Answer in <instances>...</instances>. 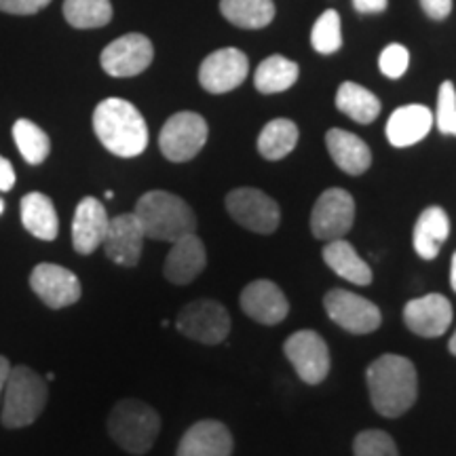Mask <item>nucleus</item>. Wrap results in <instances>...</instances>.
Returning <instances> with one entry per match:
<instances>
[{
    "mask_svg": "<svg viewBox=\"0 0 456 456\" xmlns=\"http://www.w3.org/2000/svg\"><path fill=\"white\" fill-rule=\"evenodd\" d=\"M21 224L32 237L41 241H53L60 232V220H57L55 205L43 192H28L21 199Z\"/></svg>",
    "mask_w": 456,
    "mask_h": 456,
    "instance_id": "393cba45",
    "label": "nucleus"
},
{
    "mask_svg": "<svg viewBox=\"0 0 456 456\" xmlns=\"http://www.w3.org/2000/svg\"><path fill=\"white\" fill-rule=\"evenodd\" d=\"M15 186V169L7 159L0 157V191L7 192Z\"/></svg>",
    "mask_w": 456,
    "mask_h": 456,
    "instance_id": "58836bf2",
    "label": "nucleus"
},
{
    "mask_svg": "<svg viewBox=\"0 0 456 456\" xmlns=\"http://www.w3.org/2000/svg\"><path fill=\"white\" fill-rule=\"evenodd\" d=\"M355 222V199L342 188H328L311 214V231L322 241L342 239Z\"/></svg>",
    "mask_w": 456,
    "mask_h": 456,
    "instance_id": "9d476101",
    "label": "nucleus"
},
{
    "mask_svg": "<svg viewBox=\"0 0 456 456\" xmlns=\"http://www.w3.org/2000/svg\"><path fill=\"white\" fill-rule=\"evenodd\" d=\"M94 129L102 146L117 157H140L148 146L144 117L127 100L108 98L100 102L94 112Z\"/></svg>",
    "mask_w": 456,
    "mask_h": 456,
    "instance_id": "f03ea898",
    "label": "nucleus"
},
{
    "mask_svg": "<svg viewBox=\"0 0 456 456\" xmlns=\"http://www.w3.org/2000/svg\"><path fill=\"white\" fill-rule=\"evenodd\" d=\"M209 127L197 112H178L167 118L159 135L163 157L171 163H186L195 159L205 146Z\"/></svg>",
    "mask_w": 456,
    "mask_h": 456,
    "instance_id": "423d86ee",
    "label": "nucleus"
},
{
    "mask_svg": "<svg viewBox=\"0 0 456 456\" xmlns=\"http://www.w3.org/2000/svg\"><path fill=\"white\" fill-rule=\"evenodd\" d=\"M355 456H399L395 442L389 433L379 429L362 431L353 442Z\"/></svg>",
    "mask_w": 456,
    "mask_h": 456,
    "instance_id": "473e14b6",
    "label": "nucleus"
},
{
    "mask_svg": "<svg viewBox=\"0 0 456 456\" xmlns=\"http://www.w3.org/2000/svg\"><path fill=\"white\" fill-rule=\"evenodd\" d=\"M161 431V416L140 399H123L108 416V433L129 454H146Z\"/></svg>",
    "mask_w": 456,
    "mask_h": 456,
    "instance_id": "39448f33",
    "label": "nucleus"
},
{
    "mask_svg": "<svg viewBox=\"0 0 456 456\" xmlns=\"http://www.w3.org/2000/svg\"><path fill=\"white\" fill-rule=\"evenodd\" d=\"M47 399V380L41 374L26 366L11 368L3 391V425L7 429L32 425L43 414Z\"/></svg>",
    "mask_w": 456,
    "mask_h": 456,
    "instance_id": "20e7f679",
    "label": "nucleus"
},
{
    "mask_svg": "<svg viewBox=\"0 0 456 456\" xmlns=\"http://www.w3.org/2000/svg\"><path fill=\"white\" fill-rule=\"evenodd\" d=\"M380 72L389 78L403 77L410 64V53L403 45H389L383 53H380Z\"/></svg>",
    "mask_w": 456,
    "mask_h": 456,
    "instance_id": "72a5a7b5",
    "label": "nucleus"
},
{
    "mask_svg": "<svg viewBox=\"0 0 456 456\" xmlns=\"http://www.w3.org/2000/svg\"><path fill=\"white\" fill-rule=\"evenodd\" d=\"M205 265H208L205 245L197 237V232H191V235L180 237L178 241L171 243L163 265V275L175 285H188L201 275Z\"/></svg>",
    "mask_w": 456,
    "mask_h": 456,
    "instance_id": "a211bd4d",
    "label": "nucleus"
},
{
    "mask_svg": "<svg viewBox=\"0 0 456 456\" xmlns=\"http://www.w3.org/2000/svg\"><path fill=\"white\" fill-rule=\"evenodd\" d=\"M448 349H450V353H452V355H456V332H454V336L448 342Z\"/></svg>",
    "mask_w": 456,
    "mask_h": 456,
    "instance_id": "79ce46f5",
    "label": "nucleus"
},
{
    "mask_svg": "<svg viewBox=\"0 0 456 456\" xmlns=\"http://www.w3.org/2000/svg\"><path fill=\"white\" fill-rule=\"evenodd\" d=\"M175 328L191 340L203 342V345H220L231 332V315L220 302L195 300L180 311Z\"/></svg>",
    "mask_w": 456,
    "mask_h": 456,
    "instance_id": "6e6552de",
    "label": "nucleus"
},
{
    "mask_svg": "<svg viewBox=\"0 0 456 456\" xmlns=\"http://www.w3.org/2000/svg\"><path fill=\"white\" fill-rule=\"evenodd\" d=\"M336 106L355 123L370 125L380 114V100L357 83H342L336 94Z\"/></svg>",
    "mask_w": 456,
    "mask_h": 456,
    "instance_id": "bb28decb",
    "label": "nucleus"
},
{
    "mask_svg": "<svg viewBox=\"0 0 456 456\" xmlns=\"http://www.w3.org/2000/svg\"><path fill=\"white\" fill-rule=\"evenodd\" d=\"M326 144L334 163L349 175L366 174L372 165V151L359 135L345 129H330Z\"/></svg>",
    "mask_w": 456,
    "mask_h": 456,
    "instance_id": "4be33fe9",
    "label": "nucleus"
},
{
    "mask_svg": "<svg viewBox=\"0 0 456 456\" xmlns=\"http://www.w3.org/2000/svg\"><path fill=\"white\" fill-rule=\"evenodd\" d=\"M323 262L332 269L336 275L346 279V281L355 285H370L372 283V269L368 266V262L359 258L355 248L349 241L342 239H334V241H328L326 248H323Z\"/></svg>",
    "mask_w": 456,
    "mask_h": 456,
    "instance_id": "b1692460",
    "label": "nucleus"
},
{
    "mask_svg": "<svg viewBox=\"0 0 456 456\" xmlns=\"http://www.w3.org/2000/svg\"><path fill=\"white\" fill-rule=\"evenodd\" d=\"M313 49L322 55H332L342 47V34H340V17L334 9L322 13L315 21L311 34Z\"/></svg>",
    "mask_w": 456,
    "mask_h": 456,
    "instance_id": "2f4dec72",
    "label": "nucleus"
},
{
    "mask_svg": "<svg viewBox=\"0 0 456 456\" xmlns=\"http://www.w3.org/2000/svg\"><path fill=\"white\" fill-rule=\"evenodd\" d=\"M155 49L144 34H125L102 51V68L117 78L138 77L152 64Z\"/></svg>",
    "mask_w": 456,
    "mask_h": 456,
    "instance_id": "f8f14e48",
    "label": "nucleus"
},
{
    "mask_svg": "<svg viewBox=\"0 0 456 456\" xmlns=\"http://www.w3.org/2000/svg\"><path fill=\"white\" fill-rule=\"evenodd\" d=\"M433 127V114L427 106L410 104L397 108L387 123V138L393 146L406 148L419 144Z\"/></svg>",
    "mask_w": 456,
    "mask_h": 456,
    "instance_id": "412c9836",
    "label": "nucleus"
},
{
    "mask_svg": "<svg viewBox=\"0 0 456 456\" xmlns=\"http://www.w3.org/2000/svg\"><path fill=\"white\" fill-rule=\"evenodd\" d=\"M108 222L110 218H108L104 203L95 197H85L77 205L72 220V245L77 254L89 256L104 243Z\"/></svg>",
    "mask_w": 456,
    "mask_h": 456,
    "instance_id": "6ab92c4d",
    "label": "nucleus"
},
{
    "mask_svg": "<svg viewBox=\"0 0 456 456\" xmlns=\"http://www.w3.org/2000/svg\"><path fill=\"white\" fill-rule=\"evenodd\" d=\"M450 283H452V289L456 292V252L452 256V269H450Z\"/></svg>",
    "mask_w": 456,
    "mask_h": 456,
    "instance_id": "a19ab883",
    "label": "nucleus"
},
{
    "mask_svg": "<svg viewBox=\"0 0 456 456\" xmlns=\"http://www.w3.org/2000/svg\"><path fill=\"white\" fill-rule=\"evenodd\" d=\"M323 306L330 319L351 334H370L380 328L383 315L380 309L363 296L349 289H332L323 298Z\"/></svg>",
    "mask_w": 456,
    "mask_h": 456,
    "instance_id": "1a4fd4ad",
    "label": "nucleus"
},
{
    "mask_svg": "<svg viewBox=\"0 0 456 456\" xmlns=\"http://www.w3.org/2000/svg\"><path fill=\"white\" fill-rule=\"evenodd\" d=\"M389 4V0H353V7L357 13L370 15V13H383Z\"/></svg>",
    "mask_w": 456,
    "mask_h": 456,
    "instance_id": "4c0bfd02",
    "label": "nucleus"
},
{
    "mask_svg": "<svg viewBox=\"0 0 456 456\" xmlns=\"http://www.w3.org/2000/svg\"><path fill=\"white\" fill-rule=\"evenodd\" d=\"M49 3L51 0H0V11L11 15H34Z\"/></svg>",
    "mask_w": 456,
    "mask_h": 456,
    "instance_id": "c9c22d12",
    "label": "nucleus"
},
{
    "mask_svg": "<svg viewBox=\"0 0 456 456\" xmlns=\"http://www.w3.org/2000/svg\"><path fill=\"white\" fill-rule=\"evenodd\" d=\"M3 214H4V201L0 199V216H3Z\"/></svg>",
    "mask_w": 456,
    "mask_h": 456,
    "instance_id": "c03bdc74",
    "label": "nucleus"
},
{
    "mask_svg": "<svg viewBox=\"0 0 456 456\" xmlns=\"http://www.w3.org/2000/svg\"><path fill=\"white\" fill-rule=\"evenodd\" d=\"M285 357L306 385H319L330 372V349L313 330H300L285 340Z\"/></svg>",
    "mask_w": 456,
    "mask_h": 456,
    "instance_id": "9b49d317",
    "label": "nucleus"
},
{
    "mask_svg": "<svg viewBox=\"0 0 456 456\" xmlns=\"http://www.w3.org/2000/svg\"><path fill=\"white\" fill-rule=\"evenodd\" d=\"M298 81V64L285 60L283 55H271L258 66L254 77V85L260 94H281Z\"/></svg>",
    "mask_w": 456,
    "mask_h": 456,
    "instance_id": "c85d7f7f",
    "label": "nucleus"
},
{
    "mask_svg": "<svg viewBox=\"0 0 456 456\" xmlns=\"http://www.w3.org/2000/svg\"><path fill=\"white\" fill-rule=\"evenodd\" d=\"M226 209L239 226L258 235H271L281 222V209L275 199L258 188H235L228 192Z\"/></svg>",
    "mask_w": 456,
    "mask_h": 456,
    "instance_id": "0eeeda50",
    "label": "nucleus"
},
{
    "mask_svg": "<svg viewBox=\"0 0 456 456\" xmlns=\"http://www.w3.org/2000/svg\"><path fill=\"white\" fill-rule=\"evenodd\" d=\"M450 135H456V112H454V118H452V125H450Z\"/></svg>",
    "mask_w": 456,
    "mask_h": 456,
    "instance_id": "37998d69",
    "label": "nucleus"
},
{
    "mask_svg": "<svg viewBox=\"0 0 456 456\" xmlns=\"http://www.w3.org/2000/svg\"><path fill=\"white\" fill-rule=\"evenodd\" d=\"M248 55L235 47H226L205 57L199 70V83L209 94H228L248 78Z\"/></svg>",
    "mask_w": 456,
    "mask_h": 456,
    "instance_id": "4468645a",
    "label": "nucleus"
},
{
    "mask_svg": "<svg viewBox=\"0 0 456 456\" xmlns=\"http://www.w3.org/2000/svg\"><path fill=\"white\" fill-rule=\"evenodd\" d=\"M298 144V127L289 118H273L258 135V152L269 161L288 157Z\"/></svg>",
    "mask_w": 456,
    "mask_h": 456,
    "instance_id": "cd10ccee",
    "label": "nucleus"
},
{
    "mask_svg": "<svg viewBox=\"0 0 456 456\" xmlns=\"http://www.w3.org/2000/svg\"><path fill=\"white\" fill-rule=\"evenodd\" d=\"M366 380L370 402L376 412L387 419L406 414L419 395V376L414 363L408 357L393 355V353L380 355L370 363Z\"/></svg>",
    "mask_w": 456,
    "mask_h": 456,
    "instance_id": "f257e3e1",
    "label": "nucleus"
},
{
    "mask_svg": "<svg viewBox=\"0 0 456 456\" xmlns=\"http://www.w3.org/2000/svg\"><path fill=\"white\" fill-rule=\"evenodd\" d=\"M30 288L53 311L66 309L83 296V285L78 277L64 266L51 265V262L34 266L30 273Z\"/></svg>",
    "mask_w": 456,
    "mask_h": 456,
    "instance_id": "ddd939ff",
    "label": "nucleus"
},
{
    "mask_svg": "<svg viewBox=\"0 0 456 456\" xmlns=\"http://www.w3.org/2000/svg\"><path fill=\"white\" fill-rule=\"evenodd\" d=\"M232 448L235 442L224 423L199 420L182 436L175 456H231Z\"/></svg>",
    "mask_w": 456,
    "mask_h": 456,
    "instance_id": "aec40b11",
    "label": "nucleus"
},
{
    "mask_svg": "<svg viewBox=\"0 0 456 456\" xmlns=\"http://www.w3.org/2000/svg\"><path fill=\"white\" fill-rule=\"evenodd\" d=\"M420 7L431 20H446L452 11V0H420Z\"/></svg>",
    "mask_w": 456,
    "mask_h": 456,
    "instance_id": "e433bc0d",
    "label": "nucleus"
},
{
    "mask_svg": "<svg viewBox=\"0 0 456 456\" xmlns=\"http://www.w3.org/2000/svg\"><path fill=\"white\" fill-rule=\"evenodd\" d=\"M222 15L232 26L243 30H260L266 28L275 17L273 0H220Z\"/></svg>",
    "mask_w": 456,
    "mask_h": 456,
    "instance_id": "a878e982",
    "label": "nucleus"
},
{
    "mask_svg": "<svg viewBox=\"0 0 456 456\" xmlns=\"http://www.w3.org/2000/svg\"><path fill=\"white\" fill-rule=\"evenodd\" d=\"M64 17L78 30L104 28L112 20V4L110 0H66Z\"/></svg>",
    "mask_w": 456,
    "mask_h": 456,
    "instance_id": "c756f323",
    "label": "nucleus"
},
{
    "mask_svg": "<svg viewBox=\"0 0 456 456\" xmlns=\"http://www.w3.org/2000/svg\"><path fill=\"white\" fill-rule=\"evenodd\" d=\"M450 235V218L442 208L433 205L419 216L414 226V249L423 260H436Z\"/></svg>",
    "mask_w": 456,
    "mask_h": 456,
    "instance_id": "5701e85b",
    "label": "nucleus"
},
{
    "mask_svg": "<svg viewBox=\"0 0 456 456\" xmlns=\"http://www.w3.org/2000/svg\"><path fill=\"white\" fill-rule=\"evenodd\" d=\"M134 214L144 228L146 239L155 241L174 243L180 237L197 232V216L191 205L167 191H151L142 195Z\"/></svg>",
    "mask_w": 456,
    "mask_h": 456,
    "instance_id": "7ed1b4c3",
    "label": "nucleus"
},
{
    "mask_svg": "<svg viewBox=\"0 0 456 456\" xmlns=\"http://www.w3.org/2000/svg\"><path fill=\"white\" fill-rule=\"evenodd\" d=\"M146 232L142 228L138 216L121 214L108 222V231L104 237V252L114 265L118 266H135L140 262L142 249H144Z\"/></svg>",
    "mask_w": 456,
    "mask_h": 456,
    "instance_id": "2eb2a0df",
    "label": "nucleus"
},
{
    "mask_svg": "<svg viewBox=\"0 0 456 456\" xmlns=\"http://www.w3.org/2000/svg\"><path fill=\"white\" fill-rule=\"evenodd\" d=\"M13 140L15 146L20 148L21 157L26 163L41 165L51 152V140L37 123L28 118H17L13 125Z\"/></svg>",
    "mask_w": 456,
    "mask_h": 456,
    "instance_id": "7c9ffc66",
    "label": "nucleus"
},
{
    "mask_svg": "<svg viewBox=\"0 0 456 456\" xmlns=\"http://www.w3.org/2000/svg\"><path fill=\"white\" fill-rule=\"evenodd\" d=\"M9 370H11V363H9V359L4 357V355H0V397H3L4 383H7Z\"/></svg>",
    "mask_w": 456,
    "mask_h": 456,
    "instance_id": "ea45409f",
    "label": "nucleus"
},
{
    "mask_svg": "<svg viewBox=\"0 0 456 456\" xmlns=\"http://www.w3.org/2000/svg\"><path fill=\"white\" fill-rule=\"evenodd\" d=\"M403 322L406 328L423 338H437L452 323V305L446 296L427 294L410 300L403 306Z\"/></svg>",
    "mask_w": 456,
    "mask_h": 456,
    "instance_id": "dca6fc26",
    "label": "nucleus"
},
{
    "mask_svg": "<svg viewBox=\"0 0 456 456\" xmlns=\"http://www.w3.org/2000/svg\"><path fill=\"white\" fill-rule=\"evenodd\" d=\"M239 305H241L245 315L252 317L262 326H277L289 313V302L281 288L269 279H258V281L245 285L241 296H239Z\"/></svg>",
    "mask_w": 456,
    "mask_h": 456,
    "instance_id": "f3484780",
    "label": "nucleus"
},
{
    "mask_svg": "<svg viewBox=\"0 0 456 456\" xmlns=\"http://www.w3.org/2000/svg\"><path fill=\"white\" fill-rule=\"evenodd\" d=\"M454 112H456V91H454V85L446 81L442 83L440 95H437V114H436L437 129H440L442 134L450 135V125H452Z\"/></svg>",
    "mask_w": 456,
    "mask_h": 456,
    "instance_id": "f704fd0d",
    "label": "nucleus"
}]
</instances>
